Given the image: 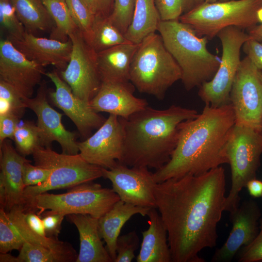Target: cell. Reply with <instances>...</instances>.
<instances>
[{"mask_svg":"<svg viewBox=\"0 0 262 262\" xmlns=\"http://www.w3.org/2000/svg\"><path fill=\"white\" fill-rule=\"evenodd\" d=\"M0 23L9 34V39H20L26 32L10 0H0Z\"/></svg>","mask_w":262,"mask_h":262,"instance_id":"836d02e7","label":"cell"},{"mask_svg":"<svg viewBox=\"0 0 262 262\" xmlns=\"http://www.w3.org/2000/svg\"><path fill=\"white\" fill-rule=\"evenodd\" d=\"M262 0H229L202 2L183 14L179 20L200 36L212 39L229 26L250 29L259 22L257 11Z\"/></svg>","mask_w":262,"mask_h":262,"instance_id":"ba28073f","label":"cell"},{"mask_svg":"<svg viewBox=\"0 0 262 262\" xmlns=\"http://www.w3.org/2000/svg\"><path fill=\"white\" fill-rule=\"evenodd\" d=\"M45 75L55 87V91L49 93L51 101L71 119L82 137L88 136L91 131L98 129L104 123L105 118L95 112L90 103L76 96L57 71Z\"/></svg>","mask_w":262,"mask_h":262,"instance_id":"ac0fdd59","label":"cell"},{"mask_svg":"<svg viewBox=\"0 0 262 262\" xmlns=\"http://www.w3.org/2000/svg\"><path fill=\"white\" fill-rule=\"evenodd\" d=\"M32 155L35 165L50 169L51 173L42 183L25 188L23 205L39 194L50 190L70 188L103 177L102 168L89 163L80 153H58L50 147L40 146Z\"/></svg>","mask_w":262,"mask_h":262,"instance_id":"52a82bcc","label":"cell"},{"mask_svg":"<svg viewBox=\"0 0 262 262\" xmlns=\"http://www.w3.org/2000/svg\"><path fill=\"white\" fill-rule=\"evenodd\" d=\"M135 0H114L113 10L109 18L124 34L132 19Z\"/></svg>","mask_w":262,"mask_h":262,"instance_id":"d590c367","label":"cell"},{"mask_svg":"<svg viewBox=\"0 0 262 262\" xmlns=\"http://www.w3.org/2000/svg\"><path fill=\"white\" fill-rule=\"evenodd\" d=\"M242 48L256 67L262 70V43L252 38L246 41Z\"/></svg>","mask_w":262,"mask_h":262,"instance_id":"7bdbcfd3","label":"cell"},{"mask_svg":"<svg viewBox=\"0 0 262 262\" xmlns=\"http://www.w3.org/2000/svg\"><path fill=\"white\" fill-rule=\"evenodd\" d=\"M257 16L259 22L262 24V7L260 8L257 11Z\"/></svg>","mask_w":262,"mask_h":262,"instance_id":"816d5d0a","label":"cell"},{"mask_svg":"<svg viewBox=\"0 0 262 262\" xmlns=\"http://www.w3.org/2000/svg\"><path fill=\"white\" fill-rule=\"evenodd\" d=\"M135 88L130 82H102L90 105L97 113L106 112L127 118L148 106L146 99L134 96Z\"/></svg>","mask_w":262,"mask_h":262,"instance_id":"ffe728a7","label":"cell"},{"mask_svg":"<svg viewBox=\"0 0 262 262\" xmlns=\"http://www.w3.org/2000/svg\"><path fill=\"white\" fill-rule=\"evenodd\" d=\"M139 245V239L133 230L119 236L116 241V257L114 262H131Z\"/></svg>","mask_w":262,"mask_h":262,"instance_id":"74e56055","label":"cell"},{"mask_svg":"<svg viewBox=\"0 0 262 262\" xmlns=\"http://www.w3.org/2000/svg\"><path fill=\"white\" fill-rule=\"evenodd\" d=\"M31 161L25 162L22 168V177L25 186L39 185L45 182L49 177L51 169L31 164Z\"/></svg>","mask_w":262,"mask_h":262,"instance_id":"ab89813d","label":"cell"},{"mask_svg":"<svg viewBox=\"0 0 262 262\" xmlns=\"http://www.w3.org/2000/svg\"><path fill=\"white\" fill-rule=\"evenodd\" d=\"M224 168L187 174L157 184L156 209L166 228L173 262H204L199 256L216 246L226 196Z\"/></svg>","mask_w":262,"mask_h":262,"instance_id":"6da1fadb","label":"cell"},{"mask_svg":"<svg viewBox=\"0 0 262 262\" xmlns=\"http://www.w3.org/2000/svg\"><path fill=\"white\" fill-rule=\"evenodd\" d=\"M68 217L79 234L80 250L76 262H113L101 241L98 219L82 214H69Z\"/></svg>","mask_w":262,"mask_h":262,"instance_id":"7402d4cb","label":"cell"},{"mask_svg":"<svg viewBox=\"0 0 262 262\" xmlns=\"http://www.w3.org/2000/svg\"><path fill=\"white\" fill-rule=\"evenodd\" d=\"M71 17L88 43L95 15L80 0H66Z\"/></svg>","mask_w":262,"mask_h":262,"instance_id":"d6a6232c","label":"cell"},{"mask_svg":"<svg viewBox=\"0 0 262 262\" xmlns=\"http://www.w3.org/2000/svg\"><path fill=\"white\" fill-rule=\"evenodd\" d=\"M229 213L231 230L225 243L215 251L212 262H230L242 247L253 241L259 231L261 213L255 201H244Z\"/></svg>","mask_w":262,"mask_h":262,"instance_id":"e0dca14e","label":"cell"},{"mask_svg":"<svg viewBox=\"0 0 262 262\" xmlns=\"http://www.w3.org/2000/svg\"><path fill=\"white\" fill-rule=\"evenodd\" d=\"M217 36L222 46L219 67L213 77L199 86L198 95L202 101L213 108L230 104V93L241 63L243 44L253 37L236 26L227 27Z\"/></svg>","mask_w":262,"mask_h":262,"instance_id":"30bf717a","label":"cell"},{"mask_svg":"<svg viewBox=\"0 0 262 262\" xmlns=\"http://www.w3.org/2000/svg\"><path fill=\"white\" fill-rule=\"evenodd\" d=\"M9 39L27 58L43 67L52 65L61 71L69 62L72 49L69 38L63 42L39 37L26 31L20 39Z\"/></svg>","mask_w":262,"mask_h":262,"instance_id":"44dd1931","label":"cell"},{"mask_svg":"<svg viewBox=\"0 0 262 262\" xmlns=\"http://www.w3.org/2000/svg\"><path fill=\"white\" fill-rule=\"evenodd\" d=\"M226 153L231 169V184L224 211L230 213L239 206V194L243 188L249 180L256 178L262 154V131L235 124L227 142Z\"/></svg>","mask_w":262,"mask_h":262,"instance_id":"9c48e42d","label":"cell"},{"mask_svg":"<svg viewBox=\"0 0 262 262\" xmlns=\"http://www.w3.org/2000/svg\"><path fill=\"white\" fill-rule=\"evenodd\" d=\"M44 67L27 58L8 39L0 41V80L12 86L24 99L32 98L40 84Z\"/></svg>","mask_w":262,"mask_h":262,"instance_id":"9a60e30c","label":"cell"},{"mask_svg":"<svg viewBox=\"0 0 262 262\" xmlns=\"http://www.w3.org/2000/svg\"><path fill=\"white\" fill-rule=\"evenodd\" d=\"M25 240L12 224L7 211L0 209V253L20 250Z\"/></svg>","mask_w":262,"mask_h":262,"instance_id":"1f68e13d","label":"cell"},{"mask_svg":"<svg viewBox=\"0 0 262 262\" xmlns=\"http://www.w3.org/2000/svg\"><path fill=\"white\" fill-rule=\"evenodd\" d=\"M69 38L72 44L70 60L66 67L60 71V75L76 96L90 103L101 85L97 53L78 29L71 33Z\"/></svg>","mask_w":262,"mask_h":262,"instance_id":"7c38bea8","label":"cell"},{"mask_svg":"<svg viewBox=\"0 0 262 262\" xmlns=\"http://www.w3.org/2000/svg\"><path fill=\"white\" fill-rule=\"evenodd\" d=\"M124 140V127L120 117L110 114L95 133L78 142L79 153L89 163L111 169L121 158Z\"/></svg>","mask_w":262,"mask_h":262,"instance_id":"5bb4252c","label":"cell"},{"mask_svg":"<svg viewBox=\"0 0 262 262\" xmlns=\"http://www.w3.org/2000/svg\"><path fill=\"white\" fill-rule=\"evenodd\" d=\"M259 221L260 229L257 235L250 244L242 247L238 251V262L262 261V218Z\"/></svg>","mask_w":262,"mask_h":262,"instance_id":"60d3db41","label":"cell"},{"mask_svg":"<svg viewBox=\"0 0 262 262\" xmlns=\"http://www.w3.org/2000/svg\"><path fill=\"white\" fill-rule=\"evenodd\" d=\"M261 77L262 81V70H261Z\"/></svg>","mask_w":262,"mask_h":262,"instance_id":"11a10c76","label":"cell"},{"mask_svg":"<svg viewBox=\"0 0 262 262\" xmlns=\"http://www.w3.org/2000/svg\"><path fill=\"white\" fill-rule=\"evenodd\" d=\"M150 208L134 206L120 199L98 218V230L113 262L116 257V241L122 228L133 215H147Z\"/></svg>","mask_w":262,"mask_h":262,"instance_id":"d4e9b609","label":"cell"},{"mask_svg":"<svg viewBox=\"0 0 262 262\" xmlns=\"http://www.w3.org/2000/svg\"><path fill=\"white\" fill-rule=\"evenodd\" d=\"M0 262H18L17 257H14L10 253H0Z\"/></svg>","mask_w":262,"mask_h":262,"instance_id":"f907efd6","label":"cell"},{"mask_svg":"<svg viewBox=\"0 0 262 262\" xmlns=\"http://www.w3.org/2000/svg\"><path fill=\"white\" fill-rule=\"evenodd\" d=\"M7 212L12 224L25 241L52 250L63 257L66 262H76L78 254L71 245L59 240L56 237H43L29 228L25 219V211L23 205L15 206Z\"/></svg>","mask_w":262,"mask_h":262,"instance_id":"484cf974","label":"cell"},{"mask_svg":"<svg viewBox=\"0 0 262 262\" xmlns=\"http://www.w3.org/2000/svg\"><path fill=\"white\" fill-rule=\"evenodd\" d=\"M120 198L112 189L104 188L92 182L82 183L60 194L45 192L26 201L23 205L25 211H38L45 213L88 214L99 218Z\"/></svg>","mask_w":262,"mask_h":262,"instance_id":"8992f818","label":"cell"},{"mask_svg":"<svg viewBox=\"0 0 262 262\" xmlns=\"http://www.w3.org/2000/svg\"><path fill=\"white\" fill-rule=\"evenodd\" d=\"M0 208L9 212L14 206L23 205L26 188L23 180L22 168L29 161L13 147L8 139L0 144Z\"/></svg>","mask_w":262,"mask_h":262,"instance_id":"d6986e66","label":"cell"},{"mask_svg":"<svg viewBox=\"0 0 262 262\" xmlns=\"http://www.w3.org/2000/svg\"><path fill=\"white\" fill-rule=\"evenodd\" d=\"M17 256L18 262H66L52 250L25 241Z\"/></svg>","mask_w":262,"mask_h":262,"instance_id":"e575fe53","label":"cell"},{"mask_svg":"<svg viewBox=\"0 0 262 262\" xmlns=\"http://www.w3.org/2000/svg\"><path fill=\"white\" fill-rule=\"evenodd\" d=\"M161 21H178L192 0H155Z\"/></svg>","mask_w":262,"mask_h":262,"instance_id":"8d00e7d4","label":"cell"},{"mask_svg":"<svg viewBox=\"0 0 262 262\" xmlns=\"http://www.w3.org/2000/svg\"><path fill=\"white\" fill-rule=\"evenodd\" d=\"M194 2L196 3L197 4L202 2H214L217 1L218 0H192Z\"/></svg>","mask_w":262,"mask_h":262,"instance_id":"f5cc1de1","label":"cell"},{"mask_svg":"<svg viewBox=\"0 0 262 262\" xmlns=\"http://www.w3.org/2000/svg\"><path fill=\"white\" fill-rule=\"evenodd\" d=\"M148 228L142 232L143 240L137 262H171V255L167 232L156 208H150L148 214Z\"/></svg>","mask_w":262,"mask_h":262,"instance_id":"cb8c5ba5","label":"cell"},{"mask_svg":"<svg viewBox=\"0 0 262 262\" xmlns=\"http://www.w3.org/2000/svg\"><path fill=\"white\" fill-rule=\"evenodd\" d=\"M198 115L194 109L172 105L164 110L147 106L127 118L120 117L124 140L118 162L129 167L160 169L176 147L180 123Z\"/></svg>","mask_w":262,"mask_h":262,"instance_id":"3957f363","label":"cell"},{"mask_svg":"<svg viewBox=\"0 0 262 262\" xmlns=\"http://www.w3.org/2000/svg\"><path fill=\"white\" fill-rule=\"evenodd\" d=\"M235 124L262 131V81L261 70L246 56L241 63L230 93Z\"/></svg>","mask_w":262,"mask_h":262,"instance_id":"8fae6325","label":"cell"},{"mask_svg":"<svg viewBox=\"0 0 262 262\" xmlns=\"http://www.w3.org/2000/svg\"><path fill=\"white\" fill-rule=\"evenodd\" d=\"M26 31H51L54 23L42 0H10Z\"/></svg>","mask_w":262,"mask_h":262,"instance_id":"83f0119b","label":"cell"},{"mask_svg":"<svg viewBox=\"0 0 262 262\" xmlns=\"http://www.w3.org/2000/svg\"><path fill=\"white\" fill-rule=\"evenodd\" d=\"M139 44H120L97 53V63L102 82H128L131 63Z\"/></svg>","mask_w":262,"mask_h":262,"instance_id":"603a6c76","label":"cell"},{"mask_svg":"<svg viewBox=\"0 0 262 262\" xmlns=\"http://www.w3.org/2000/svg\"><path fill=\"white\" fill-rule=\"evenodd\" d=\"M131 42L111 22L109 16L95 15L89 45L96 52Z\"/></svg>","mask_w":262,"mask_h":262,"instance_id":"f1b7e54d","label":"cell"},{"mask_svg":"<svg viewBox=\"0 0 262 262\" xmlns=\"http://www.w3.org/2000/svg\"><path fill=\"white\" fill-rule=\"evenodd\" d=\"M227 0H218V1H227Z\"/></svg>","mask_w":262,"mask_h":262,"instance_id":"db71d44e","label":"cell"},{"mask_svg":"<svg viewBox=\"0 0 262 262\" xmlns=\"http://www.w3.org/2000/svg\"><path fill=\"white\" fill-rule=\"evenodd\" d=\"M0 99L6 101L12 113L20 117L27 108L22 96L12 86L2 80H0Z\"/></svg>","mask_w":262,"mask_h":262,"instance_id":"f35d334b","label":"cell"},{"mask_svg":"<svg viewBox=\"0 0 262 262\" xmlns=\"http://www.w3.org/2000/svg\"><path fill=\"white\" fill-rule=\"evenodd\" d=\"M36 95L24 99L27 108L30 109L37 118L41 146L50 147L54 141L60 145L62 153L75 155L79 153L76 134L67 130L62 122V114L54 109L49 103L47 87L44 81L39 84Z\"/></svg>","mask_w":262,"mask_h":262,"instance_id":"2e32d148","label":"cell"},{"mask_svg":"<svg viewBox=\"0 0 262 262\" xmlns=\"http://www.w3.org/2000/svg\"><path fill=\"white\" fill-rule=\"evenodd\" d=\"M54 26L50 38L63 42L68 40L69 35L78 29L70 14L66 0H42Z\"/></svg>","mask_w":262,"mask_h":262,"instance_id":"f546056e","label":"cell"},{"mask_svg":"<svg viewBox=\"0 0 262 262\" xmlns=\"http://www.w3.org/2000/svg\"><path fill=\"white\" fill-rule=\"evenodd\" d=\"M44 227L47 236L56 237L61 232V225L65 215L59 213H43Z\"/></svg>","mask_w":262,"mask_h":262,"instance_id":"ee69618b","label":"cell"},{"mask_svg":"<svg viewBox=\"0 0 262 262\" xmlns=\"http://www.w3.org/2000/svg\"><path fill=\"white\" fill-rule=\"evenodd\" d=\"M249 194L253 197H262V181L256 178L250 180L246 184Z\"/></svg>","mask_w":262,"mask_h":262,"instance_id":"bcb514c9","label":"cell"},{"mask_svg":"<svg viewBox=\"0 0 262 262\" xmlns=\"http://www.w3.org/2000/svg\"><path fill=\"white\" fill-rule=\"evenodd\" d=\"M13 140L17 151L23 156L32 154L36 147L41 146L37 126L30 121L18 125Z\"/></svg>","mask_w":262,"mask_h":262,"instance_id":"4dcf8cb0","label":"cell"},{"mask_svg":"<svg viewBox=\"0 0 262 262\" xmlns=\"http://www.w3.org/2000/svg\"><path fill=\"white\" fill-rule=\"evenodd\" d=\"M25 219L29 228L34 233L43 237L48 236L41 216L32 211H25Z\"/></svg>","mask_w":262,"mask_h":262,"instance_id":"f6af8a7d","label":"cell"},{"mask_svg":"<svg viewBox=\"0 0 262 262\" xmlns=\"http://www.w3.org/2000/svg\"><path fill=\"white\" fill-rule=\"evenodd\" d=\"M94 15L98 11V0H80Z\"/></svg>","mask_w":262,"mask_h":262,"instance_id":"681fc988","label":"cell"},{"mask_svg":"<svg viewBox=\"0 0 262 262\" xmlns=\"http://www.w3.org/2000/svg\"><path fill=\"white\" fill-rule=\"evenodd\" d=\"M248 34L254 39L262 41V24L255 25L249 29Z\"/></svg>","mask_w":262,"mask_h":262,"instance_id":"c3c4849f","label":"cell"},{"mask_svg":"<svg viewBox=\"0 0 262 262\" xmlns=\"http://www.w3.org/2000/svg\"><path fill=\"white\" fill-rule=\"evenodd\" d=\"M181 78V70L160 34L152 33L139 44L131 63L130 80L140 93L163 100L168 89Z\"/></svg>","mask_w":262,"mask_h":262,"instance_id":"5b68a950","label":"cell"},{"mask_svg":"<svg viewBox=\"0 0 262 262\" xmlns=\"http://www.w3.org/2000/svg\"><path fill=\"white\" fill-rule=\"evenodd\" d=\"M235 122L230 103L218 108L205 104L196 117L180 125L170 159L153 173L156 182L187 174L200 175L228 164L227 144Z\"/></svg>","mask_w":262,"mask_h":262,"instance_id":"7a4b0ae2","label":"cell"},{"mask_svg":"<svg viewBox=\"0 0 262 262\" xmlns=\"http://www.w3.org/2000/svg\"><path fill=\"white\" fill-rule=\"evenodd\" d=\"M157 31L181 70V80L187 90L212 79L221 59L208 50L207 37L198 35L180 20H161Z\"/></svg>","mask_w":262,"mask_h":262,"instance_id":"277c9868","label":"cell"},{"mask_svg":"<svg viewBox=\"0 0 262 262\" xmlns=\"http://www.w3.org/2000/svg\"><path fill=\"white\" fill-rule=\"evenodd\" d=\"M144 166L129 167L120 164L111 169L102 168L103 177L109 180L112 189L125 203L156 208L153 173Z\"/></svg>","mask_w":262,"mask_h":262,"instance_id":"4fadbf2b","label":"cell"},{"mask_svg":"<svg viewBox=\"0 0 262 262\" xmlns=\"http://www.w3.org/2000/svg\"><path fill=\"white\" fill-rule=\"evenodd\" d=\"M160 21L155 0H135L132 19L124 35L131 42L139 44L157 31Z\"/></svg>","mask_w":262,"mask_h":262,"instance_id":"4316f807","label":"cell"},{"mask_svg":"<svg viewBox=\"0 0 262 262\" xmlns=\"http://www.w3.org/2000/svg\"><path fill=\"white\" fill-rule=\"evenodd\" d=\"M20 117L14 113L0 115V144L6 139H13Z\"/></svg>","mask_w":262,"mask_h":262,"instance_id":"b9f144b4","label":"cell"},{"mask_svg":"<svg viewBox=\"0 0 262 262\" xmlns=\"http://www.w3.org/2000/svg\"><path fill=\"white\" fill-rule=\"evenodd\" d=\"M114 0H98V11L104 16H108L111 14L113 8Z\"/></svg>","mask_w":262,"mask_h":262,"instance_id":"7dc6e473","label":"cell"}]
</instances>
